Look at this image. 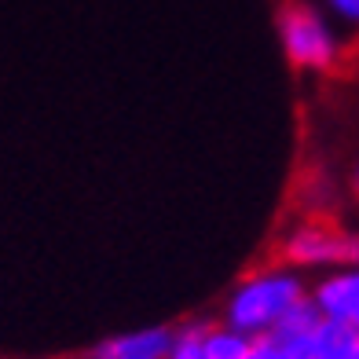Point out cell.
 Returning <instances> with one entry per match:
<instances>
[{
    "label": "cell",
    "instance_id": "cell-7",
    "mask_svg": "<svg viewBox=\"0 0 359 359\" xmlns=\"http://www.w3.org/2000/svg\"><path fill=\"white\" fill-rule=\"evenodd\" d=\"M257 341L231 330L227 323H205L202 334V359H250Z\"/></svg>",
    "mask_w": 359,
    "mask_h": 359
},
{
    "label": "cell",
    "instance_id": "cell-5",
    "mask_svg": "<svg viewBox=\"0 0 359 359\" xmlns=\"http://www.w3.org/2000/svg\"><path fill=\"white\" fill-rule=\"evenodd\" d=\"M172 345V326H140L128 334H114L92 345L81 359H165Z\"/></svg>",
    "mask_w": 359,
    "mask_h": 359
},
{
    "label": "cell",
    "instance_id": "cell-8",
    "mask_svg": "<svg viewBox=\"0 0 359 359\" xmlns=\"http://www.w3.org/2000/svg\"><path fill=\"white\" fill-rule=\"evenodd\" d=\"M202 334H205V323L172 326V345L165 359H202Z\"/></svg>",
    "mask_w": 359,
    "mask_h": 359
},
{
    "label": "cell",
    "instance_id": "cell-10",
    "mask_svg": "<svg viewBox=\"0 0 359 359\" xmlns=\"http://www.w3.org/2000/svg\"><path fill=\"white\" fill-rule=\"evenodd\" d=\"M323 4H326V15H330L337 26L359 29V0H323Z\"/></svg>",
    "mask_w": 359,
    "mask_h": 359
},
{
    "label": "cell",
    "instance_id": "cell-13",
    "mask_svg": "<svg viewBox=\"0 0 359 359\" xmlns=\"http://www.w3.org/2000/svg\"><path fill=\"white\" fill-rule=\"evenodd\" d=\"M352 330L359 334V312H355V319H352Z\"/></svg>",
    "mask_w": 359,
    "mask_h": 359
},
{
    "label": "cell",
    "instance_id": "cell-12",
    "mask_svg": "<svg viewBox=\"0 0 359 359\" xmlns=\"http://www.w3.org/2000/svg\"><path fill=\"white\" fill-rule=\"evenodd\" d=\"M348 359H359V337H355V348H352V355Z\"/></svg>",
    "mask_w": 359,
    "mask_h": 359
},
{
    "label": "cell",
    "instance_id": "cell-11",
    "mask_svg": "<svg viewBox=\"0 0 359 359\" xmlns=\"http://www.w3.org/2000/svg\"><path fill=\"white\" fill-rule=\"evenodd\" d=\"M345 184H348V194H352V198L359 202V161H355V165L348 169V180H345Z\"/></svg>",
    "mask_w": 359,
    "mask_h": 359
},
{
    "label": "cell",
    "instance_id": "cell-9",
    "mask_svg": "<svg viewBox=\"0 0 359 359\" xmlns=\"http://www.w3.org/2000/svg\"><path fill=\"white\" fill-rule=\"evenodd\" d=\"M250 359H304V352L293 348V345H283V341H275V337H260L253 345Z\"/></svg>",
    "mask_w": 359,
    "mask_h": 359
},
{
    "label": "cell",
    "instance_id": "cell-3",
    "mask_svg": "<svg viewBox=\"0 0 359 359\" xmlns=\"http://www.w3.org/2000/svg\"><path fill=\"white\" fill-rule=\"evenodd\" d=\"M279 260L297 271L323 275L330 268H359V227L330 217H297L279 235Z\"/></svg>",
    "mask_w": 359,
    "mask_h": 359
},
{
    "label": "cell",
    "instance_id": "cell-2",
    "mask_svg": "<svg viewBox=\"0 0 359 359\" xmlns=\"http://www.w3.org/2000/svg\"><path fill=\"white\" fill-rule=\"evenodd\" d=\"M279 44L293 70L301 74H334L345 59V34L326 15V8L304 4V0H286L279 8Z\"/></svg>",
    "mask_w": 359,
    "mask_h": 359
},
{
    "label": "cell",
    "instance_id": "cell-4",
    "mask_svg": "<svg viewBox=\"0 0 359 359\" xmlns=\"http://www.w3.org/2000/svg\"><path fill=\"white\" fill-rule=\"evenodd\" d=\"M308 304L316 308L319 319H334V323H348L359 312V268H330L308 279Z\"/></svg>",
    "mask_w": 359,
    "mask_h": 359
},
{
    "label": "cell",
    "instance_id": "cell-1",
    "mask_svg": "<svg viewBox=\"0 0 359 359\" xmlns=\"http://www.w3.org/2000/svg\"><path fill=\"white\" fill-rule=\"evenodd\" d=\"M301 304H308V275L275 260V264L246 271L231 286V293L220 304V323L260 341L271 337Z\"/></svg>",
    "mask_w": 359,
    "mask_h": 359
},
{
    "label": "cell",
    "instance_id": "cell-6",
    "mask_svg": "<svg viewBox=\"0 0 359 359\" xmlns=\"http://www.w3.org/2000/svg\"><path fill=\"white\" fill-rule=\"evenodd\" d=\"M355 330L348 323H334V319H316V326L304 334L301 345H293V348H301L304 359H348L352 348H355Z\"/></svg>",
    "mask_w": 359,
    "mask_h": 359
}]
</instances>
